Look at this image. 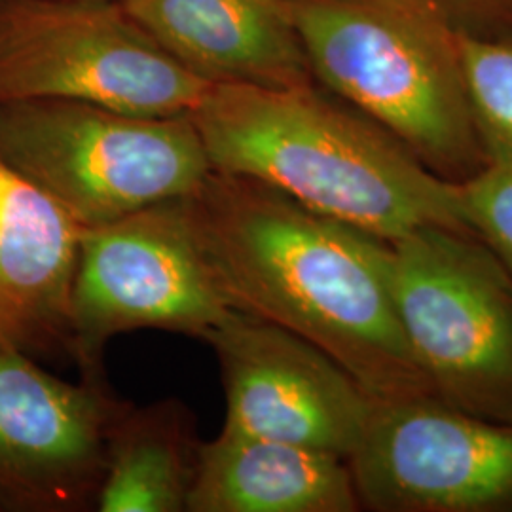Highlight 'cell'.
<instances>
[{"label":"cell","mask_w":512,"mask_h":512,"mask_svg":"<svg viewBox=\"0 0 512 512\" xmlns=\"http://www.w3.org/2000/svg\"><path fill=\"white\" fill-rule=\"evenodd\" d=\"M348 459L220 431L203 442L186 512H355Z\"/></svg>","instance_id":"obj_13"},{"label":"cell","mask_w":512,"mask_h":512,"mask_svg":"<svg viewBox=\"0 0 512 512\" xmlns=\"http://www.w3.org/2000/svg\"><path fill=\"white\" fill-rule=\"evenodd\" d=\"M469 228L497 256L512 279V160L488 156L486 165L459 184Z\"/></svg>","instance_id":"obj_16"},{"label":"cell","mask_w":512,"mask_h":512,"mask_svg":"<svg viewBox=\"0 0 512 512\" xmlns=\"http://www.w3.org/2000/svg\"><path fill=\"white\" fill-rule=\"evenodd\" d=\"M465 37L512 42V0H435Z\"/></svg>","instance_id":"obj_17"},{"label":"cell","mask_w":512,"mask_h":512,"mask_svg":"<svg viewBox=\"0 0 512 512\" xmlns=\"http://www.w3.org/2000/svg\"><path fill=\"white\" fill-rule=\"evenodd\" d=\"M167 54L209 84L315 82L289 0H122Z\"/></svg>","instance_id":"obj_12"},{"label":"cell","mask_w":512,"mask_h":512,"mask_svg":"<svg viewBox=\"0 0 512 512\" xmlns=\"http://www.w3.org/2000/svg\"><path fill=\"white\" fill-rule=\"evenodd\" d=\"M124 404L107 380L71 384L0 351V511H95L110 421Z\"/></svg>","instance_id":"obj_10"},{"label":"cell","mask_w":512,"mask_h":512,"mask_svg":"<svg viewBox=\"0 0 512 512\" xmlns=\"http://www.w3.org/2000/svg\"><path fill=\"white\" fill-rule=\"evenodd\" d=\"M461 57L486 154L512 160V42L461 35Z\"/></svg>","instance_id":"obj_15"},{"label":"cell","mask_w":512,"mask_h":512,"mask_svg":"<svg viewBox=\"0 0 512 512\" xmlns=\"http://www.w3.org/2000/svg\"><path fill=\"white\" fill-rule=\"evenodd\" d=\"M289 2L317 84L450 183H465L486 165L461 35L435 0Z\"/></svg>","instance_id":"obj_3"},{"label":"cell","mask_w":512,"mask_h":512,"mask_svg":"<svg viewBox=\"0 0 512 512\" xmlns=\"http://www.w3.org/2000/svg\"><path fill=\"white\" fill-rule=\"evenodd\" d=\"M348 463L366 511L512 512V423L437 397L374 401Z\"/></svg>","instance_id":"obj_8"},{"label":"cell","mask_w":512,"mask_h":512,"mask_svg":"<svg viewBox=\"0 0 512 512\" xmlns=\"http://www.w3.org/2000/svg\"><path fill=\"white\" fill-rule=\"evenodd\" d=\"M183 203L232 308L321 349L374 401L437 397L404 338L385 239L311 211L270 184L215 169Z\"/></svg>","instance_id":"obj_1"},{"label":"cell","mask_w":512,"mask_h":512,"mask_svg":"<svg viewBox=\"0 0 512 512\" xmlns=\"http://www.w3.org/2000/svg\"><path fill=\"white\" fill-rule=\"evenodd\" d=\"M190 118L215 171L270 184L370 236L393 241L429 226L473 232L459 184L317 82L211 84Z\"/></svg>","instance_id":"obj_2"},{"label":"cell","mask_w":512,"mask_h":512,"mask_svg":"<svg viewBox=\"0 0 512 512\" xmlns=\"http://www.w3.org/2000/svg\"><path fill=\"white\" fill-rule=\"evenodd\" d=\"M236 310L203 260L183 198L84 228L71 296L69 357L82 378L105 382L103 355L131 330L203 340Z\"/></svg>","instance_id":"obj_7"},{"label":"cell","mask_w":512,"mask_h":512,"mask_svg":"<svg viewBox=\"0 0 512 512\" xmlns=\"http://www.w3.org/2000/svg\"><path fill=\"white\" fill-rule=\"evenodd\" d=\"M209 86L122 0H0V101L69 99L179 116L196 109Z\"/></svg>","instance_id":"obj_6"},{"label":"cell","mask_w":512,"mask_h":512,"mask_svg":"<svg viewBox=\"0 0 512 512\" xmlns=\"http://www.w3.org/2000/svg\"><path fill=\"white\" fill-rule=\"evenodd\" d=\"M203 342L217 357L226 395L222 433L351 456L374 399L327 353L241 310Z\"/></svg>","instance_id":"obj_9"},{"label":"cell","mask_w":512,"mask_h":512,"mask_svg":"<svg viewBox=\"0 0 512 512\" xmlns=\"http://www.w3.org/2000/svg\"><path fill=\"white\" fill-rule=\"evenodd\" d=\"M84 228L0 158V351L69 357Z\"/></svg>","instance_id":"obj_11"},{"label":"cell","mask_w":512,"mask_h":512,"mask_svg":"<svg viewBox=\"0 0 512 512\" xmlns=\"http://www.w3.org/2000/svg\"><path fill=\"white\" fill-rule=\"evenodd\" d=\"M404 338L442 403L512 423V279L473 232L429 226L385 241Z\"/></svg>","instance_id":"obj_5"},{"label":"cell","mask_w":512,"mask_h":512,"mask_svg":"<svg viewBox=\"0 0 512 512\" xmlns=\"http://www.w3.org/2000/svg\"><path fill=\"white\" fill-rule=\"evenodd\" d=\"M0 158L82 228L184 198L213 171L190 114L69 99L0 101Z\"/></svg>","instance_id":"obj_4"},{"label":"cell","mask_w":512,"mask_h":512,"mask_svg":"<svg viewBox=\"0 0 512 512\" xmlns=\"http://www.w3.org/2000/svg\"><path fill=\"white\" fill-rule=\"evenodd\" d=\"M202 440L179 399L128 403L110 421L99 512H186Z\"/></svg>","instance_id":"obj_14"}]
</instances>
